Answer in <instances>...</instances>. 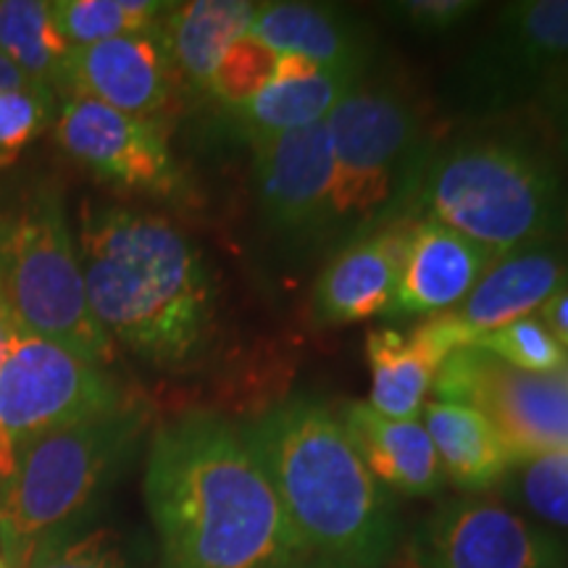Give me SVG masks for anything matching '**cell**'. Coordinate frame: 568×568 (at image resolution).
<instances>
[{
    "label": "cell",
    "mask_w": 568,
    "mask_h": 568,
    "mask_svg": "<svg viewBox=\"0 0 568 568\" xmlns=\"http://www.w3.org/2000/svg\"><path fill=\"white\" fill-rule=\"evenodd\" d=\"M142 495L161 568H293L308 558L240 426L211 410L153 432Z\"/></svg>",
    "instance_id": "1"
},
{
    "label": "cell",
    "mask_w": 568,
    "mask_h": 568,
    "mask_svg": "<svg viewBox=\"0 0 568 568\" xmlns=\"http://www.w3.org/2000/svg\"><path fill=\"white\" fill-rule=\"evenodd\" d=\"M74 240L90 311L113 347L161 372L195 366L211 351L216 282L180 226L130 205L82 203Z\"/></svg>",
    "instance_id": "2"
},
{
    "label": "cell",
    "mask_w": 568,
    "mask_h": 568,
    "mask_svg": "<svg viewBox=\"0 0 568 568\" xmlns=\"http://www.w3.org/2000/svg\"><path fill=\"white\" fill-rule=\"evenodd\" d=\"M305 556L329 568H385L397 545L395 497L368 471L335 410L290 397L240 426Z\"/></svg>",
    "instance_id": "3"
},
{
    "label": "cell",
    "mask_w": 568,
    "mask_h": 568,
    "mask_svg": "<svg viewBox=\"0 0 568 568\" xmlns=\"http://www.w3.org/2000/svg\"><path fill=\"white\" fill-rule=\"evenodd\" d=\"M408 211L466 234L500 258L566 230L568 187L531 142L479 134L426 159Z\"/></svg>",
    "instance_id": "4"
},
{
    "label": "cell",
    "mask_w": 568,
    "mask_h": 568,
    "mask_svg": "<svg viewBox=\"0 0 568 568\" xmlns=\"http://www.w3.org/2000/svg\"><path fill=\"white\" fill-rule=\"evenodd\" d=\"M151 426V410L126 400L111 414L88 418L34 439L19 453L11 477L0 481V556L27 568L105 493L134 456Z\"/></svg>",
    "instance_id": "5"
},
{
    "label": "cell",
    "mask_w": 568,
    "mask_h": 568,
    "mask_svg": "<svg viewBox=\"0 0 568 568\" xmlns=\"http://www.w3.org/2000/svg\"><path fill=\"white\" fill-rule=\"evenodd\" d=\"M335 153L326 243L339 247L400 222L426 166L422 116L406 92L361 82L326 116Z\"/></svg>",
    "instance_id": "6"
},
{
    "label": "cell",
    "mask_w": 568,
    "mask_h": 568,
    "mask_svg": "<svg viewBox=\"0 0 568 568\" xmlns=\"http://www.w3.org/2000/svg\"><path fill=\"white\" fill-rule=\"evenodd\" d=\"M0 290L21 329L109 366L113 343L92 316L61 195L34 187L0 209Z\"/></svg>",
    "instance_id": "7"
},
{
    "label": "cell",
    "mask_w": 568,
    "mask_h": 568,
    "mask_svg": "<svg viewBox=\"0 0 568 568\" xmlns=\"http://www.w3.org/2000/svg\"><path fill=\"white\" fill-rule=\"evenodd\" d=\"M71 347L21 329L0 364V481L34 439L122 408L130 397Z\"/></svg>",
    "instance_id": "8"
},
{
    "label": "cell",
    "mask_w": 568,
    "mask_h": 568,
    "mask_svg": "<svg viewBox=\"0 0 568 568\" xmlns=\"http://www.w3.org/2000/svg\"><path fill=\"white\" fill-rule=\"evenodd\" d=\"M568 77V0H516L447 74L443 101L487 116L539 98Z\"/></svg>",
    "instance_id": "9"
},
{
    "label": "cell",
    "mask_w": 568,
    "mask_h": 568,
    "mask_svg": "<svg viewBox=\"0 0 568 568\" xmlns=\"http://www.w3.org/2000/svg\"><path fill=\"white\" fill-rule=\"evenodd\" d=\"M432 393L443 403H464L485 414L510 445L516 464L568 445L566 372H518L479 347H464L439 364Z\"/></svg>",
    "instance_id": "10"
},
{
    "label": "cell",
    "mask_w": 568,
    "mask_h": 568,
    "mask_svg": "<svg viewBox=\"0 0 568 568\" xmlns=\"http://www.w3.org/2000/svg\"><path fill=\"white\" fill-rule=\"evenodd\" d=\"M53 138L71 161L111 187L159 197L182 193V169L159 122L67 95L59 101Z\"/></svg>",
    "instance_id": "11"
},
{
    "label": "cell",
    "mask_w": 568,
    "mask_h": 568,
    "mask_svg": "<svg viewBox=\"0 0 568 568\" xmlns=\"http://www.w3.org/2000/svg\"><path fill=\"white\" fill-rule=\"evenodd\" d=\"M414 558L418 568H568L566 542L485 495L432 510L414 537Z\"/></svg>",
    "instance_id": "12"
},
{
    "label": "cell",
    "mask_w": 568,
    "mask_h": 568,
    "mask_svg": "<svg viewBox=\"0 0 568 568\" xmlns=\"http://www.w3.org/2000/svg\"><path fill=\"white\" fill-rule=\"evenodd\" d=\"M335 153L326 122L253 145V187L274 234L295 243L322 240L329 226Z\"/></svg>",
    "instance_id": "13"
},
{
    "label": "cell",
    "mask_w": 568,
    "mask_h": 568,
    "mask_svg": "<svg viewBox=\"0 0 568 568\" xmlns=\"http://www.w3.org/2000/svg\"><path fill=\"white\" fill-rule=\"evenodd\" d=\"M161 21L142 32L74 48L63 95H82L130 116L159 122L180 82Z\"/></svg>",
    "instance_id": "14"
},
{
    "label": "cell",
    "mask_w": 568,
    "mask_h": 568,
    "mask_svg": "<svg viewBox=\"0 0 568 568\" xmlns=\"http://www.w3.org/2000/svg\"><path fill=\"white\" fill-rule=\"evenodd\" d=\"M493 264L495 255L466 234L435 219H410L400 274L385 316H437L458 308Z\"/></svg>",
    "instance_id": "15"
},
{
    "label": "cell",
    "mask_w": 568,
    "mask_h": 568,
    "mask_svg": "<svg viewBox=\"0 0 568 568\" xmlns=\"http://www.w3.org/2000/svg\"><path fill=\"white\" fill-rule=\"evenodd\" d=\"M408 222L385 224L337 247L311 293V316L318 326H347L387 314L406 251Z\"/></svg>",
    "instance_id": "16"
},
{
    "label": "cell",
    "mask_w": 568,
    "mask_h": 568,
    "mask_svg": "<svg viewBox=\"0 0 568 568\" xmlns=\"http://www.w3.org/2000/svg\"><path fill=\"white\" fill-rule=\"evenodd\" d=\"M564 287H568V253L550 243L521 247L495 258L466 301L453 308V316L477 339L497 326L531 316Z\"/></svg>",
    "instance_id": "17"
},
{
    "label": "cell",
    "mask_w": 568,
    "mask_h": 568,
    "mask_svg": "<svg viewBox=\"0 0 568 568\" xmlns=\"http://www.w3.org/2000/svg\"><path fill=\"white\" fill-rule=\"evenodd\" d=\"M337 416L368 471L389 493L426 497L443 489V466L422 418H387L364 400L345 403Z\"/></svg>",
    "instance_id": "18"
},
{
    "label": "cell",
    "mask_w": 568,
    "mask_h": 568,
    "mask_svg": "<svg viewBox=\"0 0 568 568\" xmlns=\"http://www.w3.org/2000/svg\"><path fill=\"white\" fill-rule=\"evenodd\" d=\"M361 82L364 71L358 69H322L295 55H284L280 80L232 109L230 116L237 130L258 145L276 134L326 122L337 103H343Z\"/></svg>",
    "instance_id": "19"
},
{
    "label": "cell",
    "mask_w": 568,
    "mask_h": 568,
    "mask_svg": "<svg viewBox=\"0 0 568 568\" xmlns=\"http://www.w3.org/2000/svg\"><path fill=\"white\" fill-rule=\"evenodd\" d=\"M247 32L280 55L322 69L366 71V34L343 11L322 3H255Z\"/></svg>",
    "instance_id": "20"
},
{
    "label": "cell",
    "mask_w": 568,
    "mask_h": 568,
    "mask_svg": "<svg viewBox=\"0 0 568 568\" xmlns=\"http://www.w3.org/2000/svg\"><path fill=\"white\" fill-rule=\"evenodd\" d=\"M445 479L466 495H481L500 485L516 464L514 450L497 426L464 403L429 400L422 410Z\"/></svg>",
    "instance_id": "21"
},
{
    "label": "cell",
    "mask_w": 568,
    "mask_h": 568,
    "mask_svg": "<svg viewBox=\"0 0 568 568\" xmlns=\"http://www.w3.org/2000/svg\"><path fill=\"white\" fill-rule=\"evenodd\" d=\"M366 361L372 368L368 406L387 418H422L426 395L445 355L418 326L408 332L372 329L366 335Z\"/></svg>",
    "instance_id": "22"
},
{
    "label": "cell",
    "mask_w": 568,
    "mask_h": 568,
    "mask_svg": "<svg viewBox=\"0 0 568 568\" xmlns=\"http://www.w3.org/2000/svg\"><path fill=\"white\" fill-rule=\"evenodd\" d=\"M253 11L255 3H247V0L172 3L161 24L166 32L176 77L197 90H209L222 55L251 27Z\"/></svg>",
    "instance_id": "23"
},
{
    "label": "cell",
    "mask_w": 568,
    "mask_h": 568,
    "mask_svg": "<svg viewBox=\"0 0 568 568\" xmlns=\"http://www.w3.org/2000/svg\"><path fill=\"white\" fill-rule=\"evenodd\" d=\"M74 45L61 32L51 0H0V55L24 77L61 95Z\"/></svg>",
    "instance_id": "24"
},
{
    "label": "cell",
    "mask_w": 568,
    "mask_h": 568,
    "mask_svg": "<svg viewBox=\"0 0 568 568\" xmlns=\"http://www.w3.org/2000/svg\"><path fill=\"white\" fill-rule=\"evenodd\" d=\"M53 17L74 48L155 27L172 3L163 0H51Z\"/></svg>",
    "instance_id": "25"
},
{
    "label": "cell",
    "mask_w": 568,
    "mask_h": 568,
    "mask_svg": "<svg viewBox=\"0 0 568 568\" xmlns=\"http://www.w3.org/2000/svg\"><path fill=\"white\" fill-rule=\"evenodd\" d=\"M500 485L539 521L568 529V445L521 458Z\"/></svg>",
    "instance_id": "26"
},
{
    "label": "cell",
    "mask_w": 568,
    "mask_h": 568,
    "mask_svg": "<svg viewBox=\"0 0 568 568\" xmlns=\"http://www.w3.org/2000/svg\"><path fill=\"white\" fill-rule=\"evenodd\" d=\"M282 59L284 55L274 53L258 38L245 32L222 55L205 92H209L213 101L222 103L226 111L237 109V105L258 95L261 90H266L274 80H280Z\"/></svg>",
    "instance_id": "27"
},
{
    "label": "cell",
    "mask_w": 568,
    "mask_h": 568,
    "mask_svg": "<svg viewBox=\"0 0 568 568\" xmlns=\"http://www.w3.org/2000/svg\"><path fill=\"white\" fill-rule=\"evenodd\" d=\"M479 347L495 355L503 364L529 374H564L568 368V351L550 335L539 316H521L506 326H497L474 339Z\"/></svg>",
    "instance_id": "28"
},
{
    "label": "cell",
    "mask_w": 568,
    "mask_h": 568,
    "mask_svg": "<svg viewBox=\"0 0 568 568\" xmlns=\"http://www.w3.org/2000/svg\"><path fill=\"white\" fill-rule=\"evenodd\" d=\"M59 95L34 82H21L0 92V172L53 126Z\"/></svg>",
    "instance_id": "29"
},
{
    "label": "cell",
    "mask_w": 568,
    "mask_h": 568,
    "mask_svg": "<svg viewBox=\"0 0 568 568\" xmlns=\"http://www.w3.org/2000/svg\"><path fill=\"white\" fill-rule=\"evenodd\" d=\"M27 568H130L111 531L69 535L45 545Z\"/></svg>",
    "instance_id": "30"
},
{
    "label": "cell",
    "mask_w": 568,
    "mask_h": 568,
    "mask_svg": "<svg viewBox=\"0 0 568 568\" xmlns=\"http://www.w3.org/2000/svg\"><path fill=\"white\" fill-rule=\"evenodd\" d=\"M481 9L485 3H474V0H397V3L382 6L389 19L424 38L458 30Z\"/></svg>",
    "instance_id": "31"
},
{
    "label": "cell",
    "mask_w": 568,
    "mask_h": 568,
    "mask_svg": "<svg viewBox=\"0 0 568 568\" xmlns=\"http://www.w3.org/2000/svg\"><path fill=\"white\" fill-rule=\"evenodd\" d=\"M539 105H542L545 119H548L552 134H556L558 148L568 159V77L564 82L552 84L539 95Z\"/></svg>",
    "instance_id": "32"
},
{
    "label": "cell",
    "mask_w": 568,
    "mask_h": 568,
    "mask_svg": "<svg viewBox=\"0 0 568 568\" xmlns=\"http://www.w3.org/2000/svg\"><path fill=\"white\" fill-rule=\"evenodd\" d=\"M539 318L548 326V332L568 351V287L558 290L539 308Z\"/></svg>",
    "instance_id": "33"
},
{
    "label": "cell",
    "mask_w": 568,
    "mask_h": 568,
    "mask_svg": "<svg viewBox=\"0 0 568 568\" xmlns=\"http://www.w3.org/2000/svg\"><path fill=\"white\" fill-rule=\"evenodd\" d=\"M17 332H19V322L13 318L9 301H6L3 290H0V364H3V355H6V351H9L11 339Z\"/></svg>",
    "instance_id": "34"
},
{
    "label": "cell",
    "mask_w": 568,
    "mask_h": 568,
    "mask_svg": "<svg viewBox=\"0 0 568 568\" xmlns=\"http://www.w3.org/2000/svg\"><path fill=\"white\" fill-rule=\"evenodd\" d=\"M21 82H27L24 77H21L19 71L11 67V63L6 61L3 55H0V92L9 90V88H13V84H21Z\"/></svg>",
    "instance_id": "35"
},
{
    "label": "cell",
    "mask_w": 568,
    "mask_h": 568,
    "mask_svg": "<svg viewBox=\"0 0 568 568\" xmlns=\"http://www.w3.org/2000/svg\"><path fill=\"white\" fill-rule=\"evenodd\" d=\"M293 568H329V566L318 564V560H314V558H303V560H301V564H295Z\"/></svg>",
    "instance_id": "36"
},
{
    "label": "cell",
    "mask_w": 568,
    "mask_h": 568,
    "mask_svg": "<svg viewBox=\"0 0 568 568\" xmlns=\"http://www.w3.org/2000/svg\"><path fill=\"white\" fill-rule=\"evenodd\" d=\"M0 568H9V566H6V560H3V556H0Z\"/></svg>",
    "instance_id": "37"
},
{
    "label": "cell",
    "mask_w": 568,
    "mask_h": 568,
    "mask_svg": "<svg viewBox=\"0 0 568 568\" xmlns=\"http://www.w3.org/2000/svg\"><path fill=\"white\" fill-rule=\"evenodd\" d=\"M566 382H568V368H566Z\"/></svg>",
    "instance_id": "38"
}]
</instances>
